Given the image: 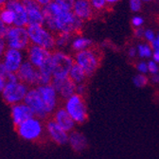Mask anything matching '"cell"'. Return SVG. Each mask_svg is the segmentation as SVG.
I'll return each mask as SVG.
<instances>
[{
  "instance_id": "1",
  "label": "cell",
  "mask_w": 159,
  "mask_h": 159,
  "mask_svg": "<svg viewBox=\"0 0 159 159\" xmlns=\"http://www.w3.org/2000/svg\"><path fill=\"white\" fill-rule=\"evenodd\" d=\"M45 24L54 34L61 32L77 35L84 28V21L74 15L72 11L66 10L54 1L43 8Z\"/></svg>"
},
{
  "instance_id": "2",
  "label": "cell",
  "mask_w": 159,
  "mask_h": 159,
  "mask_svg": "<svg viewBox=\"0 0 159 159\" xmlns=\"http://www.w3.org/2000/svg\"><path fill=\"white\" fill-rule=\"evenodd\" d=\"M27 30L30 45L39 46L49 51L56 49V35L44 25L28 26Z\"/></svg>"
},
{
  "instance_id": "3",
  "label": "cell",
  "mask_w": 159,
  "mask_h": 159,
  "mask_svg": "<svg viewBox=\"0 0 159 159\" xmlns=\"http://www.w3.org/2000/svg\"><path fill=\"white\" fill-rule=\"evenodd\" d=\"M18 135L26 141L34 142L38 141L46 133V125L43 123V119L37 116H32L22 124L16 127Z\"/></svg>"
},
{
  "instance_id": "4",
  "label": "cell",
  "mask_w": 159,
  "mask_h": 159,
  "mask_svg": "<svg viewBox=\"0 0 159 159\" xmlns=\"http://www.w3.org/2000/svg\"><path fill=\"white\" fill-rule=\"evenodd\" d=\"M64 108L73 118L76 124H84L87 120V105L83 96L74 94L65 99Z\"/></svg>"
},
{
  "instance_id": "5",
  "label": "cell",
  "mask_w": 159,
  "mask_h": 159,
  "mask_svg": "<svg viewBox=\"0 0 159 159\" xmlns=\"http://www.w3.org/2000/svg\"><path fill=\"white\" fill-rule=\"evenodd\" d=\"M73 58L74 62L84 69L87 77L92 76L101 64V52L94 48L77 52Z\"/></svg>"
},
{
  "instance_id": "6",
  "label": "cell",
  "mask_w": 159,
  "mask_h": 159,
  "mask_svg": "<svg viewBox=\"0 0 159 159\" xmlns=\"http://www.w3.org/2000/svg\"><path fill=\"white\" fill-rule=\"evenodd\" d=\"M74 65V58L64 52L63 50L55 49L51 54V68L53 78H66Z\"/></svg>"
},
{
  "instance_id": "7",
  "label": "cell",
  "mask_w": 159,
  "mask_h": 159,
  "mask_svg": "<svg viewBox=\"0 0 159 159\" xmlns=\"http://www.w3.org/2000/svg\"><path fill=\"white\" fill-rule=\"evenodd\" d=\"M4 40L8 48L21 51L27 50L30 46L29 33L25 27H9Z\"/></svg>"
},
{
  "instance_id": "8",
  "label": "cell",
  "mask_w": 159,
  "mask_h": 159,
  "mask_svg": "<svg viewBox=\"0 0 159 159\" xmlns=\"http://www.w3.org/2000/svg\"><path fill=\"white\" fill-rule=\"evenodd\" d=\"M29 89V86L20 82L19 80L14 82H7L1 91V95L5 102L11 106L20 102H24Z\"/></svg>"
},
{
  "instance_id": "9",
  "label": "cell",
  "mask_w": 159,
  "mask_h": 159,
  "mask_svg": "<svg viewBox=\"0 0 159 159\" xmlns=\"http://www.w3.org/2000/svg\"><path fill=\"white\" fill-rule=\"evenodd\" d=\"M26 61V55L23 51L8 48L4 53L1 62L11 74H16L23 63Z\"/></svg>"
},
{
  "instance_id": "10",
  "label": "cell",
  "mask_w": 159,
  "mask_h": 159,
  "mask_svg": "<svg viewBox=\"0 0 159 159\" xmlns=\"http://www.w3.org/2000/svg\"><path fill=\"white\" fill-rule=\"evenodd\" d=\"M24 102L30 108L34 116H37L41 119H45L48 116L46 111L44 102L36 87H31L29 89L24 99Z\"/></svg>"
},
{
  "instance_id": "11",
  "label": "cell",
  "mask_w": 159,
  "mask_h": 159,
  "mask_svg": "<svg viewBox=\"0 0 159 159\" xmlns=\"http://www.w3.org/2000/svg\"><path fill=\"white\" fill-rule=\"evenodd\" d=\"M40 97H41L42 101L44 102L46 111L48 115L53 114L58 106V99H59V95L57 91L55 90L54 86L49 84L46 85H39L36 86Z\"/></svg>"
},
{
  "instance_id": "12",
  "label": "cell",
  "mask_w": 159,
  "mask_h": 159,
  "mask_svg": "<svg viewBox=\"0 0 159 159\" xmlns=\"http://www.w3.org/2000/svg\"><path fill=\"white\" fill-rule=\"evenodd\" d=\"M52 51L47 50L39 46L30 45L26 50V60L37 69L42 67L51 58Z\"/></svg>"
},
{
  "instance_id": "13",
  "label": "cell",
  "mask_w": 159,
  "mask_h": 159,
  "mask_svg": "<svg viewBox=\"0 0 159 159\" xmlns=\"http://www.w3.org/2000/svg\"><path fill=\"white\" fill-rule=\"evenodd\" d=\"M28 15V26L44 25L45 16L43 8L35 0H21Z\"/></svg>"
},
{
  "instance_id": "14",
  "label": "cell",
  "mask_w": 159,
  "mask_h": 159,
  "mask_svg": "<svg viewBox=\"0 0 159 159\" xmlns=\"http://www.w3.org/2000/svg\"><path fill=\"white\" fill-rule=\"evenodd\" d=\"M18 80L23 84L30 86L36 87L38 85V78H39V71L38 69L32 66L29 61H26L23 63L21 67L16 73Z\"/></svg>"
},
{
  "instance_id": "15",
  "label": "cell",
  "mask_w": 159,
  "mask_h": 159,
  "mask_svg": "<svg viewBox=\"0 0 159 159\" xmlns=\"http://www.w3.org/2000/svg\"><path fill=\"white\" fill-rule=\"evenodd\" d=\"M46 133L50 140L57 145H66L68 143L69 133L66 132L64 129L60 127L53 119L48 121L46 124Z\"/></svg>"
},
{
  "instance_id": "16",
  "label": "cell",
  "mask_w": 159,
  "mask_h": 159,
  "mask_svg": "<svg viewBox=\"0 0 159 159\" xmlns=\"http://www.w3.org/2000/svg\"><path fill=\"white\" fill-rule=\"evenodd\" d=\"M4 7L13 12L14 26L25 28L28 27V15L21 0H9Z\"/></svg>"
},
{
  "instance_id": "17",
  "label": "cell",
  "mask_w": 159,
  "mask_h": 159,
  "mask_svg": "<svg viewBox=\"0 0 159 159\" xmlns=\"http://www.w3.org/2000/svg\"><path fill=\"white\" fill-rule=\"evenodd\" d=\"M51 84L54 86L59 97H61L64 99H66L72 95L76 94V84L68 77L53 78Z\"/></svg>"
},
{
  "instance_id": "18",
  "label": "cell",
  "mask_w": 159,
  "mask_h": 159,
  "mask_svg": "<svg viewBox=\"0 0 159 159\" xmlns=\"http://www.w3.org/2000/svg\"><path fill=\"white\" fill-rule=\"evenodd\" d=\"M32 116H34L32 111L25 102H20L11 106V117L15 127L22 124Z\"/></svg>"
},
{
  "instance_id": "19",
  "label": "cell",
  "mask_w": 159,
  "mask_h": 159,
  "mask_svg": "<svg viewBox=\"0 0 159 159\" xmlns=\"http://www.w3.org/2000/svg\"><path fill=\"white\" fill-rule=\"evenodd\" d=\"M71 11L76 17L84 22L90 20L95 14L90 0H76Z\"/></svg>"
},
{
  "instance_id": "20",
  "label": "cell",
  "mask_w": 159,
  "mask_h": 159,
  "mask_svg": "<svg viewBox=\"0 0 159 159\" xmlns=\"http://www.w3.org/2000/svg\"><path fill=\"white\" fill-rule=\"evenodd\" d=\"M53 120L67 133L74 131V128L76 126L73 118L69 116V114L65 110L64 107L56 109V111L53 113Z\"/></svg>"
},
{
  "instance_id": "21",
  "label": "cell",
  "mask_w": 159,
  "mask_h": 159,
  "mask_svg": "<svg viewBox=\"0 0 159 159\" xmlns=\"http://www.w3.org/2000/svg\"><path fill=\"white\" fill-rule=\"evenodd\" d=\"M68 144L72 148V150L76 152H81L84 151L87 147V139L84 134L72 131L69 133L68 136Z\"/></svg>"
},
{
  "instance_id": "22",
  "label": "cell",
  "mask_w": 159,
  "mask_h": 159,
  "mask_svg": "<svg viewBox=\"0 0 159 159\" xmlns=\"http://www.w3.org/2000/svg\"><path fill=\"white\" fill-rule=\"evenodd\" d=\"M93 42L92 40H90L89 38L83 36V35H75L71 41L70 47L72 48V50L77 53L80 51H83L85 49H88L90 48H92L93 46Z\"/></svg>"
},
{
  "instance_id": "23",
  "label": "cell",
  "mask_w": 159,
  "mask_h": 159,
  "mask_svg": "<svg viewBox=\"0 0 159 159\" xmlns=\"http://www.w3.org/2000/svg\"><path fill=\"white\" fill-rule=\"evenodd\" d=\"M68 78L77 85V84H84L85 81H86L87 75H86V73L84 71V69L81 66H78L74 62V65L72 66V67H71V69L69 71Z\"/></svg>"
},
{
  "instance_id": "24",
  "label": "cell",
  "mask_w": 159,
  "mask_h": 159,
  "mask_svg": "<svg viewBox=\"0 0 159 159\" xmlns=\"http://www.w3.org/2000/svg\"><path fill=\"white\" fill-rule=\"evenodd\" d=\"M55 35H56V48L59 50L65 48L69 44H71V41L74 37V35L70 33H65V32H61Z\"/></svg>"
},
{
  "instance_id": "25",
  "label": "cell",
  "mask_w": 159,
  "mask_h": 159,
  "mask_svg": "<svg viewBox=\"0 0 159 159\" xmlns=\"http://www.w3.org/2000/svg\"><path fill=\"white\" fill-rule=\"evenodd\" d=\"M0 21L4 25H6L8 28L14 26V15L13 12L7 9L6 7H3L0 9Z\"/></svg>"
},
{
  "instance_id": "26",
  "label": "cell",
  "mask_w": 159,
  "mask_h": 159,
  "mask_svg": "<svg viewBox=\"0 0 159 159\" xmlns=\"http://www.w3.org/2000/svg\"><path fill=\"white\" fill-rule=\"evenodd\" d=\"M137 55L141 59H149L152 56V48L149 43H140L136 47Z\"/></svg>"
},
{
  "instance_id": "27",
  "label": "cell",
  "mask_w": 159,
  "mask_h": 159,
  "mask_svg": "<svg viewBox=\"0 0 159 159\" xmlns=\"http://www.w3.org/2000/svg\"><path fill=\"white\" fill-rule=\"evenodd\" d=\"M90 3L95 12L103 11L108 7L106 0H90Z\"/></svg>"
},
{
  "instance_id": "28",
  "label": "cell",
  "mask_w": 159,
  "mask_h": 159,
  "mask_svg": "<svg viewBox=\"0 0 159 159\" xmlns=\"http://www.w3.org/2000/svg\"><path fill=\"white\" fill-rule=\"evenodd\" d=\"M148 82H149V80H148L147 76L144 74H137L133 78L134 84L139 88H142V87L146 86L148 84Z\"/></svg>"
},
{
  "instance_id": "29",
  "label": "cell",
  "mask_w": 159,
  "mask_h": 159,
  "mask_svg": "<svg viewBox=\"0 0 159 159\" xmlns=\"http://www.w3.org/2000/svg\"><path fill=\"white\" fill-rule=\"evenodd\" d=\"M75 1H76V0H54V2L57 3L59 6H61L62 8H64L66 10H68V11L72 10Z\"/></svg>"
},
{
  "instance_id": "30",
  "label": "cell",
  "mask_w": 159,
  "mask_h": 159,
  "mask_svg": "<svg viewBox=\"0 0 159 159\" xmlns=\"http://www.w3.org/2000/svg\"><path fill=\"white\" fill-rule=\"evenodd\" d=\"M142 3L141 0H129V7L132 11L138 12L142 8Z\"/></svg>"
},
{
  "instance_id": "31",
  "label": "cell",
  "mask_w": 159,
  "mask_h": 159,
  "mask_svg": "<svg viewBox=\"0 0 159 159\" xmlns=\"http://www.w3.org/2000/svg\"><path fill=\"white\" fill-rule=\"evenodd\" d=\"M148 72L152 75L159 74V65L151 60L148 62Z\"/></svg>"
},
{
  "instance_id": "32",
  "label": "cell",
  "mask_w": 159,
  "mask_h": 159,
  "mask_svg": "<svg viewBox=\"0 0 159 159\" xmlns=\"http://www.w3.org/2000/svg\"><path fill=\"white\" fill-rule=\"evenodd\" d=\"M132 26L134 28V29H137V28H142L143 24H144V18L142 16H139V15H135L132 18Z\"/></svg>"
},
{
  "instance_id": "33",
  "label": "cell",
  "mask_w": 159,
  "mask_h": 159,
  "mask_svg": "<svg viewBox=\"0 0 159 159\" xmlns=\"http://www.w3.org/2000/svg\"><path fill=\"white\" fill-rule=\"evenodd\" d=\"M155 36H156V33L152 30H151V29H147V30H145V31H144V39H145V41L147 42V43H149V44H151L153 40H154V38H155Z\"/></svg>"
},
{
  "instance_id": "34",
  "label": "cell",
  "mask_w": 159,
  "mask_h": 159,
  "mask_svg": "<svg viewBox=\"0 0 159 159\" xmlns=\"http://www.w3.org/2000/svg\"><path fill=\"white\" fill-rule=\"evenodd\" d=\"M136 69L139 72V74H144L146 75L148 73V63L142 61V62H139L136 65Z\"/></svg>"
},
{
  "instance_id": "35",
  "label": "cell",
  "mask_w": 159,
  "mask_h": 159,
  "mask_svg": "<svg viewBox=\"0 0 159 159\" xmlns=\"http://www.w3.org/2000/svg\"><path fill=\"white\" fill-rule=\"evenodd\" d=\"M7 48H8V47L6 45L5 40L4 39H0V61L2 60V58L4 56V53H5Z\"/></svg>"
},
{
  "instance_id": "36",
  "label": "cell",
  "mask_w": 159,
  "mask_h": 159,
  "mask_svg": "<svg viewBox=\"0 0 159 159\" xmlns=\"http://www.w3.org/2000/svg\"><path fill=\"white\" fill-rule=\"evenodd\" d=\"M86 91V87L84 84H77L76 85V94L78 95H81L84 97V94Z\"/></svg>"
},
{
  "instance_id": "37",
  "label": "cell",
  "mask_w": 159,
  "mask_h": 159,
  "mask_svg": "<svg viewBox=\"0 0 159 159\" xmlns=\"http://www.w3.org/2000/svg\"><path fill=\"white\" fill-rule=\"evenodd\" d=\"M152 50H159V32L156 34L153 41L150 44Z\"/></svg>"
},
{
  "instance_id": "38",
  "label": "cell",
  "mask_w": 159,
  "mask_h": 159,
  "mask_svg": "<svg viewBox=\"0 0 159 159\" xmlns=\"http://www.w3.org/2000/svg\"><path fill=\"white\" fill-rule=\"evenodd\" d=\"M144 31L145 30L143 28H137V29H134V34L136 38H139V39H141L144 37Z\"/></svg>"
},
{
  "instance_id": "39",
  "label": "cell",
  "mask_w": 159,
  "mask_h": 159,
  "mask_svg": "<svg viewBox=\"0 0 159 159\" xmlns=\"http://www.w3.org/2000/svg\"><path fill=\"white\" fill-rule=\"evenodd\" d=\"M11 73H9L8 72V70L6 69V67H5V66L3 65V63L0 61V75H2L6 80H7V78H8V76L10 75Z\"/></svg>"
},
{
  "instance_id": "40",
  "label": "cell",
  "mask_w": 159,
  "mask_h": 159,
  "mask_svg": "<svg viewBox=\"0 0 159 159\" xmlns=\"http://www.w3.org/2000/svg\"><path fill=\"white\" fill-rule=\"evenodd\" d=\"M35 1L41 6L42 8H44V7H47V6H48L49 4H51L54 0H35Z\"/></svg>"
},
{
  "instance_id": "41",
  "label": "cell",
  "mask_w": 159,
  "mask_h": 159,
  "mask_svg": "<svg viewBox=\"0 0 159 159\" xmlns=\"http://www.w3.org/2000/svg\"><path fill=\"white\" fill-rule=\"evenodd\" d=\"M136 55H137V50H136V48H134V47L130 48H129V50H128V56H129L130 58L134 59V58Z\"/></svg>"
},
{
  "instance_id": "42",
  "label": "cell",
  "mask_w": 159,
  "mask_h": 159,
  "mask_svg": "<svg viewBox=\"0 0 159 159\" xmlns=\"http://www.w3.org/2000/svg\"><path fill=\"white\" fill-rule=\"evenodd\" d=\"M152 59V61H154L155 63L159 65V50H153Z\"/></svg>"
},
{
  "instance_id": "43",
  "label": "cell",
  "mask_w": 159,
  "mask_h": 159,
  "mask_svg": "<svg viewBox=\"0 0 159 159\" xmlns=\"http://www.w3.org/2000/svg\"><path fill=\"white\" fill-rule=\"evenodd\" d=\"M6 83H7V80H6L2 75H0V92H1L2 89L4 88Z\"/></svg>"
},
{
  "instance_id": "44",
  "label": "cell",
  "mask_w": 159,
  "mask_h": 159,
  "mask_svg": "<svg viewBox=\"0 0 159 159\" xmlns=\"http://www.w3.org/2000/svg\"><path fill=\"white\" fill-rule=\"evenodd\" d=\"M152 82L153 84H159V74H155V75H152Z\"/></svg>"
},
{
  "instance_id": "45",
  "label": "cell",
  "mask_w": 159,
  "mask_h": 159,
  "mask_svg": "<svg viewBox=\"0 0 159 159\" xmlns=\"http://www.w3.org/2000/svg\"><path fill=\"white\" fill-rule=\"evenodd\" d=\"M119 1V0H106V2L108 4V6H113L115 5L116 3H117Z\"/></svg>"
},
{
  "instance_id": "46",
  "label": "cell",
  "mask_w": 159,
  "mask_h": 159,
  "mask_svg": "<svg viewBox=\"0 0 159 159\" xmlns=\"http://www.w3.org/2000/svg\"><path fill=\"white\" fill-rule=\"evenodd\" d=\"M8 1H9V0H0V9L3 8L7 4Z\"/></svg>"
},
{
  "instance_id": "47",
  "label": "cell",
  "mask_w": 159,
  "mask_h": 159,
  "mask_svg": "<svg viewBox=\"0 0 159 159\" xmlns=\"http://www.w3.org/2000/svg\"><path fill=\"white\" fill-rule=\"evenodd\" d=\"M142 2H145V3H148V2H152L153 1V0H141Z\"/></svg>"
}]
</instances>
